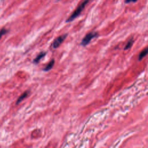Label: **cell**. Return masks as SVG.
I'll return each instance as SVG.
<instances>
[{"instance_id": "obj_8", "label": "cell", "mask_w": 148, "mask_h": 148, "mask_svg": "<svg viewBox=\"0 0 148 148\" xmlns=\"http://www.w3.org/2000/svg\"><path fill=\"white\" fill-rule=\"evenodd\" d=\"M133 43H134V40H133L132 39H131V40L128 41V42H127V43L126 44V45L125 46V47H124V50H127V49H130V48L131 47V46L132 45Z\"/></svg>"}, {"instance_id": "obj_10", "label": "cell", "mask_w": 148, "mask_h": 148, "mask_svg": "<svg viewBox=\"0 0 148 148\" xmlns=\"http://www.w3.org/2000/svg\"><path fill=\"white\" fill-rule=\"evenodd\" d=\"M138 0H125L124 2L125 3H130L131 2H136Z\"/></svg>"}, {"instance_id": "obj_11", "label": "cell", "mask_w": 148, "mask_h": 148, "mask_svg": "<svg viewBox=\"0 0 148 148\" xmlns=\"http://www.w3.org/2000/svg\"><path fill=\"white\" fill-rule=\"evenodd\" d=\"M57 1H60V0H57Z\"/></svg>"}, {"instance_id": "obj_7", "label": "cell", "mask_w": 148, "mask_h": 148, "mask_svg": "<svg viewBox=\"0 0 148 148\" xmlns=\"http://www.w3.org/2000/svg\"><path fill=\"white\" fill-rule=\"evenodd\" d=\"M54 64V60H51L50 61V62L43 68V71H46V72L50 71L53 67Z\"/></svg>"}, {"instance_id": "obj_5", "label": "cell", "mask_w": 148, "mask_h": 148, "mask_svg": "<svg viewBox=\"0 0 148 148\" xmlns=\"http://www.w3.org/2000/svg\"><path fill=\"white\" fill-rule=\"evenodd\" d=\"M46 54V52H43V51L40 52V53L36 56V57L34 60L33 62H34V64H37L39 62V61H40L43 57H45V56Z\"/></svg>"}, {"instance_id": "obj_3", "label": "cell", "mask_w": 148, "mask_h": 148, "mask_svg": "<svg viewBox=\"0 0 148 148\" xmlns=\"http://www.w3.org/2000/svg\"><path fill=\"white\" fill-rule=\"evenodd\" d=\"M67 36V34H63L62 35H60L58 37H57L53 42V43H52V47L53 49H56L58 47H59V46L62 43V42L65 39L66 37Z\"/></svg>"}, {"instance_id": "obj_4", "label": "cell", "mask_w": 148, "mask_h": 148, "mask_svg": "<svg viewBox=\"0 0 148 148\" xmlns=\"http://www.w3.org/2000/svg\"><path fill=\"white\" fill-rule=\"evenodd\" d=\"M29 90H27V91H25L23 92V94L22 95H21L17 99V100L16 101V105H18L19 103H20L24 99H25L27 97H28V95H29Z\"/></svg>"}, {"instance_id": "obj_1", "label": "cell", "mask_w": 148, "mask_h": 148, "mask_svg": "<svg viewBox=\"0 0 148 148\" xmlns=\"http://www.w3.org/2000/svg\"><path fill=\"white\" fill-rule=\"evenodd\" d=\"M90 0H83L76 8V9L73 11V12L71 14V15L66 19V22L69 23L73 21L75 18H76L77 17L79 16V14L81 13V12L83 10L86 6L88 4Z\"/></svg>"}, {"instance_id": "obj_6", "label": "cell", "mask_w": 148, "mask_h": 148, "mask_svg": "<svg viewBox=\"0 0 148 148\" xmlns=\"http://www.w3.org/2000/svg\"><path fill=\"white\" fill-rule=\"evenodd\" d=\"M148 54V47L143 49L139 54V60H141L143 58H144Z\"/></svg>"}, {"instance_id": "obj_9", "label": "cell", "mask_w": 148, "mask_h": 148, "mask_svg": "<svg viewBox=\"0 0 148 148\" xmlns=\"http://www.w3.org/2000/svg\"><path fill=\"white\" fill-rule=\"evenodd\" d=\"M8 29H6V28H3L2 29H1V30H0V39H1V38H2V36H3V35H4L5 34H6L7 32H8Z\"/></svg>"}, {"instance_id": "obj_2", "label": "cell", "mask_w": 148, "mask_h": 148, "mask_svg": "<svg viewBox=\"0 0 148 148\" xmlns=\"http://www.w3.org/2000/svg\"><path fill=\"white\" fill-rule=\"evenodd\" d=\"M97 36H98V33L96 32H91L87 34L84 37V38L82 39V40L81 42V45L83 46H86L90 43V42L93 38H95Z\"/></svg>"}]
</instances>
